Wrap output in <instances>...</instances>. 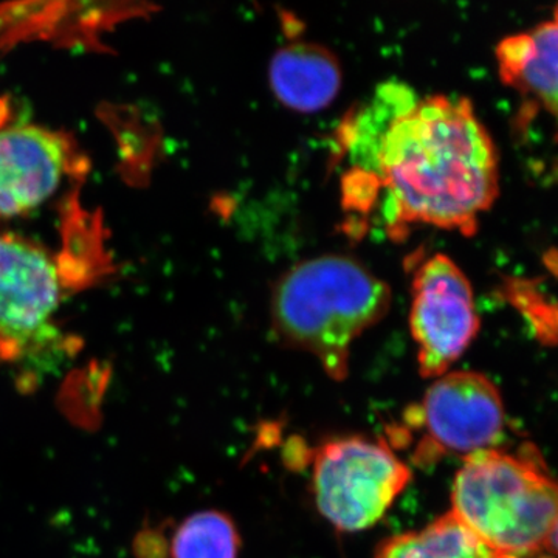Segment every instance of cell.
<instances>
[{
  "label": "cell",
  "instance_id": "52a82bcc",
  "mask_svg": "<svg viewBox=\"0 0 558 558\" xmlns=\"http://www.w3.org/2000/svg\"><path fill=\"white\" fill-rule=\"evenodd\" d=\"M425 439L417 454H470L495 449L505 433L501 392L484 374L454 371L438 377L425 392L421 411Z\"/></svg>",
  "mask_w": 558,
  "mask_h": 558
},
{
  "label": "cell",
  "instance_id": "2e32d148",
  "mask_svg": "<svg viewBox=\"0 0 558 558\" xmlns=\"http://www.w3.org/2000/svg\"><path fill=\"white\" fill-rule=\"evenodd\" d=\"M542 558H554V556H546V557H542Z\"/></svg>",
  "mask_w": 558,
  "mask_h": 558
},
{
  "label": "cell",
  "instance_id": "9a60e30c",
  "mask_svg": "<svg viewBox=\"0 0 558 558\" xmlns=\"http://www.w3.org/2000/svg\"><path fill=\"white\" fill-rule=\"evenodd\" d=\"M492 558H520V557H517V556H510V554H499V553H495V556L492 557Z\"/></svg>",
  "mask_w": 558,
  "mask_h": 558
},
{
  "label": "cell",
  "instance_id": "5bb4252c",
  "mask_svg": "<svg viewBox=\"0 0 558 558\" xmlns=\"http://www.w3.org/2000/svg\"><path fill=\"white\" fill-rule=\"evenodd\" d=\"M7 119H9V108H7V102L0 100V130H2L3 123H5Z\"/></svg>",
  "mask_w": 558,
  "mask_h": 558
},
{
  "label": "cell",
  "instance_id": "6da1fadb",
  "mask_svg": "<svg viewBox=\"0 0 558 558\" xmlns=\"http://www.w3.org/2000/svg\"><path fill=\"white\" fill-rule=\"evenodd\" d=\"M351 157L341 179L348 211L379 205L399 240L413 223L473 234L498 196V156L469 98L417 97L388 83L340 128Z\"/></svg>",
  "mask_w": 558,
  "mask_h": 558
},
{
  "label": "cell",
  "instance_id": "30bf717a",
  "mask_svg": "<svg viewBox=\"0 0 558 558\" xmlns=\"http://www.w3.org/2000/svg\"><path fill=\"white\" fill-rule=\"evenodd\" d=\"M557 31L554 14L498 43L495 53L499 76L529 100L523 110L531 106V112L542 108L550 116L557 113Z\"/></svg>",
  "mask_w": 558,
  "mask_h": 558
},
{
  "label": "cell",
  "instance_id": "8992f818",
  "mask_svg": "<svg viewBox=\"0 0 558 558\" xmlns=\"http://www.w3.org/2000/svg\"><path fill=\"white\" fill-rule=\"evenodd\" d=\"M481 326L472 284L450 256L436 253L413 278L410 329L418 373L438 379L475 340Z\"/></svg>",
  "mask_w": 558,
  "mask_h": 558
},
{
  "label": "cell",
  "instance_id": "4fadbf2b",
  "mask_svg": "<svg viewBox=\"0 0 558 558\" xmlns=\"http://www.w3.org/2000/svg\"><path fill=\"white\" fill-rule=\"evenodd\" d=\"M506 293L513 306L523 312L524 317L531 323L535 336L543 343L556 344V306L548 307L546 296L534 282L526 279H508Z\"/></svg>",
  "mask_w": 558,
  "mask_h": 558
},
{
  "label": "cell",
  "instance_id": "7c38bea8",
  "mask_svg": "<svg viewBox=\"0 0 558 558\" xmlns=\"http://www.w3.org/2000/svg\"><path fill=\"white\" fill-rule=\"evenodd\" d=\"M495 550L481 542L449 512L421 531L405 532L381 542L376 558H492Z\"/></svg>",
  "mask_w": 558,
  "mask_h": 558
},
{
  "label": "cell",
  "instance_id": "3957f363",
  "mask_svg": "<svg viewBox=\"0 0 558 558\" xmlns=\"http://www.w3.org/2000/svg\"><path fill=\"white\" fill-rule=\"evenodd\" d=\"M557 497L535 447H495L465 458L450 512L495 553L520 557L556 549Z\"/></svg>",
  "mask_w": 558,
  "mask_h": 558
},
{
  "label": "cell",
  "instance_id": "5b68a950",
  "mask_svg": "<svg viewBox=\"0 0 558 558\" xmlns=\"http://www.w3.org/2000/svg\"><path fill=\"white\" fill-rule=\"evenodd\" d=\"M65 275L44 248L0 233V355L21 360L64 348L53 317Z\"/></svg>",
  "mask_w": 558,
  "mask_h": 558
},
{
  "label": "cell",
  "instance_id": "ba28073f",
  "mask_svg": "<svg viewBox=\"0 0 558 558\" xmlns=\"http://www.w3.org/2000/svg\"><path fill=\"white\" fill-rule=\"evenodd\" d=\"M72 163L68 138L44 128L0 130V216L38 208L60 186Z\"/></svg>",
  "mask_w": 558,
  "mask_h": 558
},
{
  "label": "cell",
  "instance_id": "8fae6325",
  "mask_svg": "<svg viewBox=\"0 0 558 558\" xmlns=\"http://www.w3.org/2000/svg\"><path fill=\"white\" fill-rule=\"evenodd\" d=\"M138 558H238L240 532L227 513L202 510L168 529L140 532Z\"/></svg>",
  "mask_w": 558,
  "mask_h": 558
},
{
  "label": "cell",
  "instance_id": "7a4b0ae2",
  "mask_svg": "<svg viewBox=\"0 0 558 558\" xmlns=\"http://www.w3.org/2000/svg\"><path fill=\"white\" fill-rule=\"evenodd\" d=\"M391 289L357 259L300 260L275 282L271 323L278 339L314 355L332 380L347 379L354 341L388 314Z\"/></svg>",
  "mask_w": 558,
  "mask_h": 558
},
{
  "label": "cell",
  "instance_id": "9c48e42d",
  "mask_svg": "<svg viewBox=\"0 0 558 558\" xmlns=\"http://www.w3.org/2000/svg\"><path fill=\"white\" fill-rule=\"evenodd\" d=\"M269 80L275 97L282 105L299 112H317L336 100L343 83V70L328 47L293 40L275 51Z\"/></svg>",
  "mask_w": 558,
  "mask_h": 558
},
{
  "label": "cell",
  "instance_id": "277c9868",
  "mask_svg": "<svg viewBox=\"0 0 558 558\" xmlns=\"http://www.w3.org/2000/svg\"><path fill=\"white\" fill-rule=\"evenodd\" d=\"M410 481L409 465L387 444L357 436L319 447L312 468L318 512L340 532L379 523Z\"/></svg>",
  "mask_w": 558,
  "mask_h": 558
}]
</instances>
